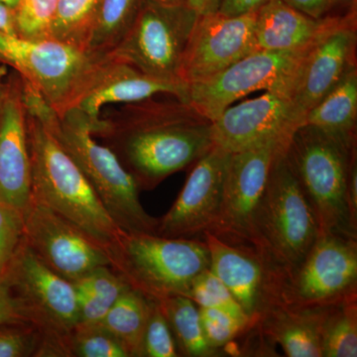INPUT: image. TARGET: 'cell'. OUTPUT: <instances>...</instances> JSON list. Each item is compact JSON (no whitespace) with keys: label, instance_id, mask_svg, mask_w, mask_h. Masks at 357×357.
Returning a JSON list of instances; mask_svg holds the SVG:
<instances>
[{"label":"cell","instance_id":"11","mask_svg":"<svg viewBox=\"0 0 357 357\" xmlns=\"http://www.w3.org/2000/svg\"><path fill=\"white\" fill-rule=\"evenodd\" d=\"M357 294V239L323 234L286 282L283 304L328 307Z\"/></svg>","mask_w":357,"mask_h":357},{"label":"cell","instance_id":"43","mask_svg":"<svg viewBox=\"0 0 357 357\" xmlns=\"http://www.w3.org/2000/svg\"><path fill=\"white\" fill-rule=\"evenodd\" d=\"M161 6L169 7L187 6L188 0H152Z\"/></svg>","mask_w":357,"mask_h":357},{"label":"cell","instance_id":"10","mask_svg":"<svg viewBox=\"0 0 357 357\" xmlns=\"http://www.w3.org/2000/svg\"><path fill=\"white\" fill-rule=\"evenodd\" d=\"M288 143L275 140L230 154L220 217L210 234L223 243L250 246L264 253L258 234V213L275 157Z\"/></svg>","mask_w":357,"mask_h":357},{"label":"cell","instance_id":"17","mask_svg":"<svg viewBox=\"0 0 357 357\" xmlns=\"http://www.w3.org/2000/svg\"><path fill=\"white\" fill-rule=\"evenodd\" d=\"M356 11L340 17L325 36L307 50L291 77L290 93L301 126L305 115L356 65Z\"/></svg>","mask_w":357,"mask_h":357},{"label":"cell","instance_id":"27","mask_svg":"<svg viewBox=\"0 0 357 357\" xmlns=\"http://www.w3.org/2000/svg\"><path fill=\"white\" fill-rule=\"evenodd\" d=\"M321 354L357 356V294L328 307L321 328Z\"/></svg>","mask_w":357,"mask_h":357},{"label":"cell","instance_id":"40","mask_svg":"<svg viewBox=\"0 0 357 357\" xmlns=\"http://www.w3.org/2000/svg\"><path fill=\"white\" fill-rule=\"evenodd\" d=\"M347 204L354 227H357V162H354L347 182Z\"/></svg>","mask_w":357,"mask_h":357},{"label":"cell","instance_id":"7","mask_svg":"<svg viewBox=\"0 0 357 357\" xmlns=\"http://www.w3.org/2000/svg\"><path fill=\"white\" fill-rule=\"evenodd\" d=\"M282 148L268 176L257 218L263 252L288 278L319 236L316 215Z\"/></svg>","mask_w":357,"mask_h":357},{"label":"cell","instance_id":"4","mask_svg":"<svg viewBox=\"0 0 357 357\" xmlns=\"http://www.w3.org/2000/svg\"><path fill=\"white\" fill-rule=\"evenodd\" d=\"M286 156L316 215L319 236L357 239V227L347 204V182L356 160V142L303 124L291 136Z\"/></svg>","mask_w":357,"mask_h":357},{"label":"cell","instance_id":"9","mask_svg":"<svg viewBox=\"0 0 357 357\" xmlns=\"http://www.w3.org/2000/svg\"><path fill=\"white\" fill-rule=\"evenodd\" d=\"M44 335V344L62 354L63 340L79 324L74 283L45 265L24 241L0 275Z\"/></svg>","mask_w":357,"mask_h":357},{"label":"cell","instance_id":"15","mask_svg":"<svg viewBox=\"0 0 357 357\" xmlns=\"http://www.w3.org/2000/svg\"><path fill=\"white\" fill-rule=\"evenodd\" d=\"M23 215V241L63 278L75 283L96 268L109 266L102 246L43 204L31 199Z\"/></svg>","mask_w":357,"mask_h":357},{"label":"cell","instance_id":"37","mask_svg":"<svg viewBox=\"0 0 357 357\" xmlns=\"http://www.w3.org/2000/svg\"><path fill=\"white\" fill-rule=\"evenodd\" d=\"M6 324L34 325L25 307L9 288L6 279L0 276V325Z\"/></svg>","mask_w":357,"mask_h":357},{"label":"cell","instance_id":"32","mask_svg":"<svg viewBox=\"0 0 357 357\" xmlns=\"http://www.w3.org/2000/svg\"><path fill=\"white\" fill-rule=\"evenodd\" d=\"M59 0H20L16 9L18 36L26 39L49 38V29Z\"/></svg>","mask_w":357,"mask_h":357},{"label":"cell","instance_id":"16","mask_svg":"<svg viewBox=\"0 0 357 357\" xmlns=\"http://www.w3.org/2000/svg\"><path fill=\"white\" fill-rule=\"evenodd\" d=\"M256 14L197 15L181 64V82L188 86L199 83L258 51Z\"/></svg>","mask_w":357,"mask_h":357},{"label":"cell","instance_id":"19","mask_svg":"<svg viewBox=\"0 0 357 357\" xmlns=\"http://www.w3.org/2000/svg\"><path fill=\"white\" fill-rule=\"evenodd\" d=\"M31 201V162L22 81L13 73L0 107V202L24 213Z\"/></svg>","mask_w":357,"mask_h":357},{"label":"cell","instance_id":"22","mask_svg":"<svg viewBox=\"0 0 357 357\" xmlns=\"http://www.w3.org/2000/svg\"><path fill=\"white\" fill-rule=\"evenodd\" d=\"M328 307L278 305L257 324L263 337L280 345L288 357H323L321 328Z\"/></svg>","mask_w":357,"mask_h":357},{"label":"cell","instance_id":"45","mask_svg":"<svg viewBox=\"0 0 357 357\" xmlns=\"http://www.w3.org/2000/svg\"><path fill=\"white\" fill-rule=\"evenodd\" d=\"M6 82L2 79L1 69H0V107H1L2 100H3L4 93H6Z\"/></svg>","mask_w":357,"mask_h":357},{"label":"cell","instance_id":"3","mask_svg":"<svg viewBox=\"0 0 357 357\" xmlns=\"http://www.w3.org/2000/svg\"><path fill=\"white\" fill-rule=\"evenodd\" d=\"M26 129L31 162V199L109 250L122 230L103 208L83 172L49 129L27 112Z\"/></svg>","mask_w":357,"mask_h":357},{"label":"cell","instance_id":"31","mask_svg":"<svg viewBox=\"0 0 357 357\" xmlns=\"http://www.w3.org/2000/svg\"><path fill=\"white\" fill-rule=\"evenodd\" d=\"M199 312L204 337L218 354L250 328L246 321L220 310L199 307Z\"/></svg>","mask_w":357,"mask_h":357},{"label":"cell","instance_id":"33","mask_svg":"<svg viewBox=\"0 0 357 357\" xmlns=\"http://www.w3.org/2000/svg\"><path fill=\"white\" fill-rule=\"evenodd\" d=\"M43 338L32 324L0 325V357H38Z\"/></svg>","mask_w":357,"mask_h":357},{"label":"cell","instance_id":"29","mask_svg":"<svg viewBox=\"0 0 357 357\" xmlns=\"http://www.w3.org/2000/svg\"><path fill=\"white\" fill-rule=\"evenodd\" d=\"M66 357H130L126 347L100 325H77L64 337Z\"/></svg>","mask_w":357,"mask_h":357},{"label":"cell","instance_id":"18","mask_svg":"<svg viewBox=\"0 0 357 357\" xmlns=\"http://www.w3.org/2000/svg\"><path fill=\"white\" fill-rule=\"evenodd\" d=\"M230 153L213 146L194 164L175 203L158 220L157 234L171 238H203L220 217Z\"/></svg>","mask_w":357,"mask_h":357},{"label":"cell","instance_id":"38","mask_svg":"<svg viewBox=\"0 0 357 357\" xmlns=\"http://www.w3.org/2000/svg\"><path fill=\"white\" fill-rule=\"evenodd\" d=\"M271 0H220L217 13L225 16H239L256 13Z\"/></svg>","mask_w":357,"mask_h":357},{"label":"cell","instance_id":"1","mask_svg":"<svg viewBox=\"0 0 357 357\" xmlns=\"http://www.w3.org/2000/svg\"><path fill=\"white\" fill-rule=\"evenodd\" d=\"M93 135L114 152L139 190L155 189L215 146L211 121L175 96L124 103L100 115Z\"/></svg>","mask_w":357,"mask_h":357},{"label":"cell","instance_id":"21","mask_svg":"<svg viewBox=\"0 0 357 357\" xmlns=\"http://www.w3.org/2000/svg\"><path fill=\"white\" fill-rule=\"evenodd\" d=\"M340 18L311 17L284 0H271L256 14V48L279 52L306 50L325 36Z\"/></svg>","mask_w":357,"mask_h":357},{"label":"cell","instance_id":"25","mask_svg":"<svg viewBox=\"0 0 357 357\" xmlns=\"http://www.w3.org/2000/svg\"><path fill=\"white\" fill-rule=\"evenodd\" d=\"M172 331L180 356L211 357L220 354L204 337L199 307L185 296H172L157 302Z\"/></svg>","mask_w":357,"mask_h":357},{"label":"cell","instance_id":"35","mask_svg":"<svg viewBox=\"0 0 357 357\" xmlns=\"http://www.w3.org/2000/svg\"><path fill=\"white\" fill-rule=\"evenodd\" d=\"M23 232L22 211L0 202V275L8 266L22 243Z\"/></svg>","mask_w":357,"mask_h":357},{"label":"cell","instance_id":"34","mask_svg":"<svg viewBox=\"0 0 357 357\" xmlns=\"http://www.w3.org/2000/svg\"><path fill=\"white\" fill-rule=\"evenodd\" d=\"M172 331L158 303H153L142 342L141 357H178Z\"/></svg>","mask_w":357,"mask_h":357},{"label":"cell","instance_id":"36","mask_svg":"<svg viewBox=\"0 0 357 357\" xmlns=\"http://www.w3.org/2000/svg\"><path fill=\"white\" fill-rule=\"evenodd\" d=\"M74 284L93 293L110 306L129 288L126 281L109 266L96 268Z\"/></svg>","mask_w":357,"mask_h":357},{"label":"cell","instance_id":"44","mask_svg":"<svg viewBox=\"0 0 357 357\" xmlns=\"http://www.w3.org/2000/svg\"><path fill=\"white\" fill-rule=\"evenodd\" d=\"M0 3L4 4V6L10 7V8L16 10L18 6H20V0H0Z\"/></svg>","mask_w":357,"mask_h":357},{"label":"cell","instance_id":"13","mask_svg":"<svg viewBox=\"0 0 357 357\" xmlns=\"http://www.w3.org/2000/svg\"><path fill=\"white\" fill-rule=\"evenodd\" d=\"M310 48L253 52L215 76L188 86L187 102L208 121H215L239 98L287 81Z\"/></svg>","mask_w":357,"mask_h":357},{"label":"cell","instance_id":"12","mask_svg":"<svg viewBox=\"0 0 357 357\" xmlns=\"http://www.w3.org/2000/svg\"><path fill=\"white\" fill-rule=\"evenodd\" d=\"M203 238L210 251L211 271L232 294L250 328L270 309L283 304L287 278L266 255L250 246L223 243L210 232Z\"/></svg>","mask_w":357,"mask_h":357},{"label":"cell","instance_id":"5","mask_svg":"<svg viewBox=\"0 0 357 357\" xmlns=\"http://www.w3.org/2000/svg\"><path fill=\"white\" fill-rule=\"evenodd\" d=\"M107 253L115 273L155 302L172 296L187 297L194 279L210 269V251L204 238L122 231Z\"/></svg>","mask_w":357,"mask_h":357},{"label":"cell","instance_id":"20","mask_svg":"<svg viewBox=\"0 0 357 357\" xmlns=\"http://www.w3.org/2000/svg\"><path fill=\"white\" fill-rule=\"evenodd\" d=\"M157 95L173 96L187 102L188 84L148 76L109 57L77 109L98 123L102 107L109 103L140 102Z\"/></svg>","mask_w":357,"mask_h":357},{"label":"cell","instance_id":"41","mask_svg":"<svg viewBox=\"0 0 357 357\" xmlns=\"http://www.w3.org/2000/svg\"><path fill=\"white\" fill-rule=\"evenodd\" d=\"M0 32L18 36L16 11L2 3H0Z\"/></svg>","mask_w":357,"mask_h":357},{"label":"cell","instance_id":"2","mask_svg":"<svg viewBox=\"0 0 357 357\" xmlns=\"http://www.w3.org/2000/svg\"><path fill=\"white\" fill-rule=\"evenodd\" d=\"M23 100L26 112L36 116L74 160L119 229L157 234L158 218L143 208L135 181L114 152L93 136L96 122L77 107L58 115L33 89L25 91Z\"/></svg>","mask_w":357,"mask_h":357},{"label":"cell","instance_id":"30","mask_svg":"<svg viewBox=\"0 0 357 357\" xmlns=\"http://www.w3.org/2000/svg\"><path fill=\"white\" fill-rule=\"evenodd\" d=\"M187 297L198 307L229 312L250 326V321L232 294L210 269L204 270L194 279Z\"/></svg>","mask_w":357,"mask_h":357},{"label":"cell","instance_id":"42","mask_svg":"<svg viewBox=\"0 0 357 357\" xmlns=\"http://www.w3.org/2000/svg\"><path fill=\"white\" fill-rule=\"evenodd\" d=\"M220 0H188V8L197 15L217 13Z\"/></svg>","mask_w":357,"mask_h":357},{"label":"cell","instance_id":"26","mask_svg":"<svg viewBox=\"0 0 357 357\" xmlns=\"http://www.w3.org/2000/svg\"><path fill=\"white\" fill-rule=\"evenodd\" d=\"M144 0H100L88 51L107 56L128 34Z\"/></svg>","mask_w":357,"mask_h":357},{"label":"cell","instance_id":"23","mask_svg":"<svg viewBox=\"0 0 357 357\" xmlns=\"http://www.w3.org/2000/svg\"><path fill=\"white\" fill-rule=\"evenodd\" d=\"M357 68L352 66L330 91L305 115L303 124L356 142ZM302 124V126H303Z\"/></svg>","mask_w":357,"mask_h":357},{"label":"cell","instance_id":"24","mask_svg":"<svg viewBox=\"0 0 357 357\" xmlns=\"http://www.w3.org/2000/svg\"><path fill=\"white\" fill-rule=\"evenodd\" d=\"M154 301L128 288L98 325L126 347L130 357L142 356V342Z\"/></svg>","mask_w":357,"mask_h":357},{"label":"cell","instance_id":"28","mask_svg":"<svg viewBox=\"0 0 357 357\" xmlns=\"http://www.w3.org/2000/svg\"><path fill=\"white\" fill-rule=\"evenodd\" d=\"M98 2L100 0H59L49 37L88 51Z\"/></svg>","mask_w":357,"mask_h":357},{"label":"cell","instance_id":"14","mask_svg":"<svg viewBox=\"0 0 357 357\" xmlns=\"http://www.w3.org/2000/svg\"><path fill=\"white\" fill-rule=\"evenodd\" d=\"M292 77V76H291ZM287 81L237 105L211 121L213 144L227 153L245 151L275 140H290L301 123Z\"/></svg>","mask_w":357,"mask_h":357},{"label":"cell","instance_id":"6","mask_svg":"<svg viewBox=\"0 0 357 357\" xmlns=\"http://www.w3.org/2000/svg\"><path fill=\"white\" fill-rule=\"evenodd\" d=\"M107 58L50 37L26 39L0 32V64L13 67L58 115L79 107Z\"/></svg>","mask_w":357,"mask_h":357},{"label":"cell","instance_id":"39","mask_svg":"<svg viewBox=\"0 0 357 357\" xmlns=\"http://www.w3.org/2000/svg\"><path fill=\"white\" fill-rule=\"evenodd\" d=\"M300 13L314 18L326 17L337 0H284Z\"/></svg>","mask_w":357,"mask_h":357},{"label":"cell","instance_id":"8","mask_svg":"<svg viewBox=\"0 0 357 357\" xmlns=\"http://www.w3.org/2000/svg\"><path fill=\"white\" fill-rule=\"evenodd\" d=\"M196 18L188 6L144 0L128 34L107 56L148 76L182 83L181 64Z\"/></svg>","mask_w":357,"mask_h":357}]
</instances>
